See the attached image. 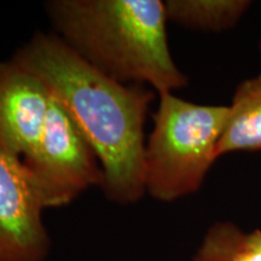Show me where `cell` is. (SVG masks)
Listing matches in <instances>:
<instances>
[{
	"label": "cell",
	"instance_id": "52a82bcc",
	"mask_svg": "<svg viewBox=\"0 0 261 261\" xmlns=\"http://www.w3.org/2000/svg\"><path fill=\"white\" fill-rule=\"evenodd\" d=\"M228 110L217 146L218 158L228 152L261 150V75L240 84Z\"/></svg>",
	"mask_w": 261,
	"mask_h": 261
},
{
	"label": "cell",
	"instance_id": "7a4b0ae2",
	"mask_svg": "<svg viewBox=\"0 0 261 261\" xmlns=\"http://www.w3.org/2000/svg\"><path fill=\"white\" fill-rule=\"evenodd\" d=\"M46 11L58 37L112 79L160 94L188 85L168 47L165 3L52 0Z\"/></svg>",
	"mask_w": 261,
	"mask_h": 261
},
{
	"label": "cell",
	"instance_id": "5b68a950",
	"mask_svg": "<svg viewBox=\"0 0 261 261\" xmlns=\"http://www.w3.org/2000/svg\"><path fill=\"white\" fill-rule=\"evenodd\" d=\"M23 163L0 148V261H46L51 240Z\"/></svg>",
	"mask_w": 261,
	"mask_h": 261
},
{
	"label": "cell",
	"instance_id": "277c9868",
	"mask_svg": "<svg viewBox=\"0 0 261 261\" xmlns=\"http://www.w3.org/2000/svg\"><path fill=\"white\" fill-rule=\"evenodd\" d=\"M22 163L45 210L69 204L87 189L103 185L96 151L54 97L37 148Z\"/></svg>",
	"mask_w": 261,
	"mask_h": 261
},
{
	"label": "cell",
	"instance_id": "6da1fadb",
	"mask_svg": "<svg viewBox=\"0 0 261 261\" xmlns=\"http://www.w3.org/2000/svg\"><path fill=\"white\" fill-rule=\"evenodd\" d=\"M12 61L44 83L98 156L109 201L132 204L145 195L144 126L154 92L112 79L57 34L35 33Z\"/></svg>",
	"mask_w": 261,
	"mask_h": 261
},
{
	"label": "cell",
	"instance_id": "9c48e42d",
	"mask_svg": "<svg viewBox=\"0 0 261 261\" xmlns=\"http://www.w3.org/2000/svg\"><path fill=\"white\" fill-rule=\"evenodd\" d=\"M192 261H261V248L231 224L211 227Z\"/></svg>",
	"mask_w": 261,
	"mask_h": 261
},
{
	"label": "cell",
	"instance_id": "ba28073f",
	"mask_svg": "<svg viewBox=\"0 0 261 261\" xmlns=\"http://www.w3.org/2000/svg\"><path fill=\"white\" fill-rule=\"evenodd\" d=\"M167 19L196 31L221 32L233 27L249 9L248 0H168Z\"/></svg>",
	"mask_w": 261,
	"mask_h": 261
},
{
	"label": "cell",
	"instance_id": "3957f363",
	"mask_svg": "<svg viewBox=\"0 0 261 261\" xmlns=\"http://www.w3.org/2000/svg\"><path fill=\"white\" fill-rule=\"evenodd\" d=\"M228 113V107L160 94L154 129L145 143V194L172 202L197 191L218 159Z\"/></svg>",
	"mask_w": 261,
	"mask_h": 261
},
{
	"label": "cell",
	"instance_id": "8992f818",
	"mask_svg": "<svg viewBox=\"0 0 261 261\" xmlns=\"http://www.w3.org/2000/svg\"><path fill=\"white\" fill-rule=\"evenodd\" d=\"M52 96L44 83L15 61L0 62V148L23 161L37 148Z\"/></svg>",
	"mask_w": 261,
	"mask_h": 261
}]
</instances>
